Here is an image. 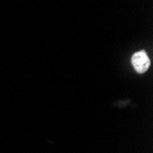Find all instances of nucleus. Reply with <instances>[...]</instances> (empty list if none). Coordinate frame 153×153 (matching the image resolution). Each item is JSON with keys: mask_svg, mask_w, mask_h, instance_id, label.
<instances>
[{"mask_svg": "<svg viewBox=\"0 0 153 153\" xmlns=\"http://www.w3.org/2000/svg\"><path fill=\"white\" fill-rule=\"evenodd\" d=\"M131 62H132V65L135 68V70L140 74H143L147 72L150 66L149 58L144 51H140L134 53L131 59Z\"/></svg>", "mask_w": 153, "mask_h": 153, "instance_id": "nucleus-1", "label": "nucleus"}]
</instances>
